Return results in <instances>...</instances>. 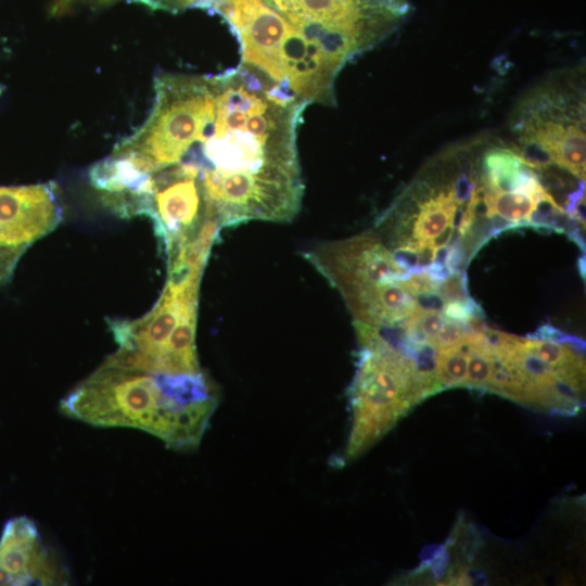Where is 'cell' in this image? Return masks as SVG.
Returning <instances> with one entry per match:
<instances>
[{
    "label": "cell",
    "mask_w": 586,
    "mask_h": 586,
    "mask_svg": "<svg viewBox=\"0 0 586 586\" xmlns=\"http://www.w3.org/2000/svg\"><path fill=\"white\" fill-rule=\"evenodd\" d=\"M306 106L244 64L213 75L209 109L180 160L199 169L207 217L221 228L295 217L304 191L297 130Z\"/></svg>",
    "instance_id": "1"
},
{
    "label": "cell",
    "mask_w": 586,
    "mask_h": 586,
    "mask_svg": "<svg viewBox=\"0 0 586 586\" xmlns=\"http://www.w3.org/2000/svg\"><path fill=\"white\" fill-rule=\"evenodd\" d=\"M216 405V398L182 405L158 373L102 364L61 400L60 409L91 425L139 429L169 448L188 450L200 444Z\"/></svg>",
    "instance_id": "2"
},
{
    "label": "cell",
    "mask_w": 586,
    "mask_h": 586,
    "mask_svg": "<svg viewBox=\"0 0 586 586\" xmlns=\"http://www.w3.org/2000/svg\"><path fill=\"white\" fill-rule=\"evenodd\" d=\"M291 26L306 59L329 85L357 56L390 37L408 0H264Z\"/></svg>",
    "instance_id": "3"
},
{
    "label": "cell",
    "mask_w": 586,
    "mask_h": 586,
    "mask_svg": "<svg viewBox=\"0 0 586 586\" xmlns=\"http://www.w3.org/2000/svg\"><path fill=\"white\" fill-rule=\"evenodd\" d=\"M574 68L527 92L511 116V144L533 168L558 166L585 180V79Z\"/></svg>",
    "instance_id": "4"
},
{
    "label": "cell",
    "mask_w": 586,
    "mask_h": 586,
    "mask_svg": "<svg viewBox=\"0 0 586 586\" xmlns=\"http://www.w3.org/2000/svg\"><path fill=\"white\" fill-rule=\"evenodd\" d=\"M360 352L349 390L352 429L345 449L353 459L384 435L418 402L429 396L411 359L375 328L355 322Z\"/></svg>",
    "instance_id": "5"
},
{
    "label": "cell",
    "mask_w": 586,
    "mask_h": 586,
    "mask_svg": "<svg viewBox=\"0 0 586 586\" xmlns=\"http://www.w3.org/2000/svg\"><path fill=\"white\" fill-rule=\"evenodd\" d=\"M145 215L168 257L187 243L207 218L198 167L180 162L152 173Z\"/></svg>",
    "instance_id": "6"
},
{
    "label": "cell",
    "mask_w": 586,
    "mask_h": 586,
    "mask_svg": "<svg viewBox=\"0 0 586 586\" xmlns=\"http://www.w3.org/2000/svg\"><path fill=\"white\" fill-rule=\"evenodd\" d=\"M201 279V278H200ZM199 278L168 279L154 307L142 318L111 322L119 347L130 349L136 370L156 373L158 360L177 324L198 313Z\"/></svg>",
    "instance_id": "7"
},
{
    "label": "cell",
    "mask_w": 586,
    "mask_h": 586,
    "mask_svg": "<svg viewBox=\"0 0 586 586\" xmlns=\"http://www.w3.org/2000/svg\"><path fill=\"white\" fill-rule=\"evenodd\" d=\"M305 257L341 294L358 288L398 282L409 275L397 266L380 239L369 233L320 243Z\"/></svg>",
    "instance_id": "8"
},
{
    "label": "cell",
    "mask_w": 586,
    "mask_h": 586,
    "mask_svg": "<svg viewBox=\"0 0 586 586\" xmlns=\"http://www.w3.org/2000/svg\"><path fill=\"white\" fill-rule=\"evenodd\" d=\"M67 573L27 517L9 520L0 537L1 585H64Z\"/></svg>",
    "instance_id": "9"
},
{
    "label": "cell",
    "mask_w": 586,
    "mask_h": 586,
    "mask_svg": "<svg viewBox=\"0 0 586 586\" xmlns=\"http://www.w3.org/2000/svg\"><path fill=\"white\" fill-rule=\"evenodd\" d=\"M61 207L53 183L0 187V233L7 249L27 245L53 230Z\"/></svg>",
    "instance_id": "10"
},
{
    "label": "cell",
    "mask_w": 586,
    "mask_h": 586,
    "mask_svg": "<svg viewBox=\"0 0 586 586\" xmlns=\"http://www.w3.org/2000/svg\"><path fill=\"white\" fill-rule=\"evenodd\" d=\"M196 313L186 316L171 332L157 364L156 373L201 372L196 346Z\"/></svg>",
    "instance_id": "11"
},
{
    "label": "cell",
    "mask_w": 586,
    "mask_h": 586,
    "mask_svg": "<svg viewBox=\"0 0 586 586\" xmlns=\"http://www.w3.org/2000/svg\"><path fill=\"white\" fill-rule=\"evenodd\" d=\"M483 188L487 216H499L515 226L530 225L538 202L549 193L546 187L537 191H495L484 186Z\"/></svg>",
    "instance_id": "12"
},
{
    "label": "cell",
    "mask_w": 586,
    "mask_h": 586,
    "mask_svg": "<svg viewBox=\"0 0 586 586\" xmlns=\"http://www.w3.org/2000/svg\"><path fill=\"white\" fill-rule=\"evenodd\" d=\"M469 356L470 342L468 335L462 343L438 351L436 378L442 388L464 386Z\"/></svg>",
    "instance_id": "13"
},
{
    "label": "cell",
    "mask_w": 586,
    "mask_h": 586,
    "mask_svg": "<svg viewBox=\"0 0 586 586\" xmlns=\"http://www.w3.org/2000/svg\"><path fill=\"white\" fill-rule=\"evenodd\" d=\"M472 330L471 322L445 319L441 330L430 342L437 351L462 343Z\"/></svg>",
    "instance_id": "14"
},
{
    "label": "cell",
    "mask_w": 586,
    "mask_h": 586,
    "mask_svg": "<svg viewBox=\"0 0 586 586\" xmlns=\"http://www.w3.org/2000/svg\"><path fill=\"white\" fill-rule=\"evenodd\" d=\"M445 318L459 322L477 320L483 315L482 308L471 297L466 301L446 302L442 308Z\"/></svg>",
    "instance_id": "15"
},
{
    "label": "cell",
    "mask_w": 586,
    "mask_h": 586,
    "mask_svg": "<svg viewBox=\"0 0 586 586\" xmlns=\"http://www.w3.org/2000/svg\"><path fill=\"white\" fill-rule=\"evenodd\" d=\"M437 292L445 302L466 301L470 298L464 272H451L437 285Z\"/></svg>",
    "instance_id": "16"
},
{
    "label": "cell",
    "mask_w": 586,
    "mask_h": 586,
    "mask_svg": "<svg viewBox=\"0 0 586 586\" xmlns=\"http://www.w3.org/2000/svg\"><path fill=\"white\" fill-rule=\"evenodd\" d=\"M114 1L115 0H52L51 11L58 15L71 11L77 4L102 7Z\"/></svg>",
    "instance_id": "17"
}]
</instances>
